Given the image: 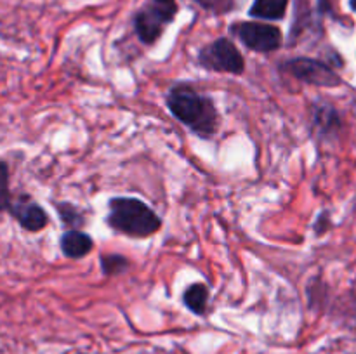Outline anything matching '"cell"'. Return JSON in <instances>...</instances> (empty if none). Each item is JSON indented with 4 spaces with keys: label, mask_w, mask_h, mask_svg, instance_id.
<instances>
[{
    "label": "cell",
    "mask_w": 356,
    "mask_h": 354,
    "mask_svg": "<svg viewBox=\"0 0 356 354\" xmlns=\"http://www.w3.org/2000/svg\"><path fill=\"white\" fill-rule=\"evenodd\" d=\"M170 115L200 139H212L219 128V111L211 96L200 94L191 83H174L165 94Z\"/></svg>",
    "instance_id": "obj_1"
},
{
    "label": "cell",
    "mask_w": 356,
    "mask_h": 354,
    "mask_svg": "<svg viewBox=\"0 0 356 354\" xmlns=\"http://www.w3.org/2000/svg\"><path fill=\"white\" fill-rule=\"evenodd\" d=\"M106 224L129 238H149L162 228L160 215L139 198L115 196L108 201Z\"/></svg>",
    "instance_id": "obj_2"
},
{
    "label": "cell",
    "mask_w": 356,
    "mask_h": 354,
    "mask_svg": "<svg viewBox=\"0 0 356 354\" xmlns=\"http://www.w3.org/2000/svg\"><path fill=\"white\" fill-rule=\"evenodd\" d=\"M197 62L200 68L214 73L242 75L245 71V59L229 38L219 37L198 51Z\"/></svg>",
    "instance_id": "obj_3"
},
{
    "label": "cell",
    "mask_w": 356,
    "mask_h": 354,
    "mask_svg": "<svg viewBox=\"0 0 356 354\" xmlns=\"http://www.w3.org/2000/svg\"><path fill=\"white\" fill-rule=\"evenodd\" d=\"M232 33L245 45L247 49L261 54H270L278 51L284 42L282 30L275 24L257 23V21H238L232 24Z\"/></svg>",
    "instance_id": "obj_4"
},
{
    "label": "cell",
    "mask_w": 356,
    "mask_h": 354,
    "mask_svg": "<svg viewBox=\"0 0 356 354\" xmlns=\"http://www.w3.org/2000/svg\"><path fill=\"white\" fill-rule=\"evenodd\" d=\"M282 69L298 78L299 82L308 83V85L327 87V89L343 85V78H341L339 73L329 62L315 58L289 59L282 65Z\"/></svg>",
    "instance_id": "obj_5"
},
{
    "label": "cell",
    "mask_w": 356,
    "mask_h": 354,
    "mask_svg": "<svg viewBox=\"0 0 356 354\" xmlns=\"http://www.w3.org/2000/svg\"><path fill=\"white\" fill-rule=\"evenodd\" d=\"M176 14V10L165 9L162 6H156V3L143 6L134 14V19H132L139 42L145 45L156 44L163 35V31H165V28L174 21Z\"/></svg>",
    "instance_id": "obj_6"
},
{
    "label": "cell",
    "mask_w": 356,
    "mask_h": 354,
    "mask_svg": "<svg viewBox=\"0 0 356 354\" xmlns=\"http://www.w3.org/2000/svg\"><path fill=\"white\" fill-rule=\"evenodd\" d=\"M9 214L19 222L23 229L30 233H38L49 224V215L44 208L35 201L21 196L19 200H13V205L9 208Z\"/></svg>",
    "instance_id": "obj_7"
},
{
    "label": "cell",
    "mask_w": 356,
    "mask_h": 354,
    "mask_svg": "<svg viewBox=\"0 0 356 354\" xmlns=\"http://www.w3.org/2000/svg\"><path fill=\"white\" fill-rule=\"evenodd\" d=\"M312 127L318 139L337 137L343 130V118L329 103H315L312 108Z\"/></svg>",
    "instance_id": "obj_8"
},
{
    "label": "cell",
    "mask_w": 356,
    "mask_h": 354,
    "mask_svg": "<svg viewBox=\"0 0 356 354\" xmlns=\"http://www.w3.org/2000/svg\"><path fill=\"white\" fill-rule=\"evenodd\" d=\"M59 246L66 259L79 260L92 252L94 239L80 229H68L59 238Z\"/></svg>",
    "instance_id": "obj_9"
},
{
    "label": "cell",
    "mask_w": 356,
    "mask_h": 354,
    "mask_svg": "<svg viewBox=\"0 0 356 354\" xmlns=\"http://www.w3.org/2000/svg\"><path fill=\"white\" fill-rule=\"evenodd\" d=\"M209 297L211 292L205 283H191L184 288L183 292V304L188 311L197 316H205L209 305Z\"/></svg>",
    "instance_id": "obj_10"
},
{
    "label": "cell",
    "mask_w": 356,
    "mask_h": 354,
    "mask_svg": "<svg viewBox=\"0 0 356 354\" xmlns=\"http://www.w3.org/2000/svg\"><path fill=\"white\" fill-rule=\"evenodd\" d=\"M289 0H254L249 16L264 21H280L287 14Z\"/></svg>",
    "instance_id": "obj_11"
},
{
    "label": "cell",
    "mask_w": 356,
    "mask_h": 354,
    "mask_svg": "<svg viewBox=\"0 0 356 354\" xmlns=\"http://www.w3.org/2000/svg\"><path fill=\"white\" fill-rule=\"evenodd\" d=\"M99 266L106 276H118L131 267V260L120 253H104L99 257Z\"/></svg>",
    "instance_id": "obj_12"
},
{
    "label": "cell",
    "mask_w": 356,
    "mask_h": 354,
    "mask_svg": "<svg viewBox=\"0 0 356 354\" xmlns=\"http://www.w3.org/2000/svg\"><path fill=\"white\" fill-rule=\"evenodd\" d=\"M56 210H58L61 222L68 226V229H80L86 224V217L73 203H68V201L56 203Z\"/></svg>",
    "instance_id": "obj_13"
},
{
    "label": "cell",
    "mask_w": 356,
    "mask_h": 354,
    "mask_svg": "<svg viewBox=\"0 0 356 354\" xmlns=\"http://www.w3.org/2000/svg\"><path fill=\"white\" fill-rule=\"evenodd\" d=\"M13 205V194L9 187V165L0 160V212H9Z\"/></svg>",
    "instance_id": "obj_14"
},
{
    "label": "cell",
    "mask_w": 356,
    "mask_h": 354,
    "mask_svg": "<svg viewBox=\"0 0 356 354\" xmlns=\"http://www.w3.org/2000/svg\"><path fill=\"white\" fill-rule=\"evenodd\" d=\"M204 9L212 12H229L235 7V0H197Z\"/></svg>",
    "instance_id": "obj_15"
},
{
    "label": "cell",
    "mask_w": 356,
    "mask_h": 354,
    "mask_svg": "<svg viewBox=\"0 0 356 354\" xmlns=\"http://www.w3.org/2000/svg\"><path fill=\"white\" fill-rule=\"evenodd\" d=\"M330 229V219H329V212H322V214L316 217V222H315V233L316 235H323V233H327Z\"/></svg>",
    "instance_id": "obj_16"
},
{
    "label": "cell",
    "mask_w": 356,
    "mask_h": 354,
    "mask_svg": "<svg viewBox=\"0 0 356 354\" xmlns=\"http://www.w3.org/2000/svg\"><path fill=\"white\" fill-rule=\"evenodd\" d=\"M153 3H156V6H162L165 7V9H170V10H179V7H177V2L176 0H153Z\"/></svg>",
    "instance_id": "obj_17"
},
{
    "label": "cell",
    "mask_w": 356,
    "mask_h": 354,
    "mask_svg": "<svg viewBox=\"0 0 356 354\" xmlns=\"http://www.w3.org/2000/svg\"><path fill=\"white\" fill-rule=\"evenodd\" d=\"M318 12L320 14L330 12V0H318Z\"/></svg>",
    "instance_id": "obj_18"
},
{
    "label": "cell",
    "mask_w": 356,
    "mask_h": 354,
    "mask_svg": "<svg viewBox=\"0 0 356 354\" xmlns=\"http://www.w3.org/2000/svg\"><path fill=\"white\" fill-rule=\"evenodd\" d=\"M350 9L356 14V0H350Z\"/></svg>",
    "instance_id": "obj_19"
},
{
    "label": "cell",
    "mask_w": 356,
    "mask_h": 354,
    "mask_svg": "<svg viewBox=\"0 0 356 354\" xmlns=\"http://www.w3.org/2000/svg\"><path fill=\"white\" fill-rule=\"evenodd\" d=\"M355 111H356V103H355Z\"/></svg>",
    "instance_id": "obj_20"
}]
</instances>
